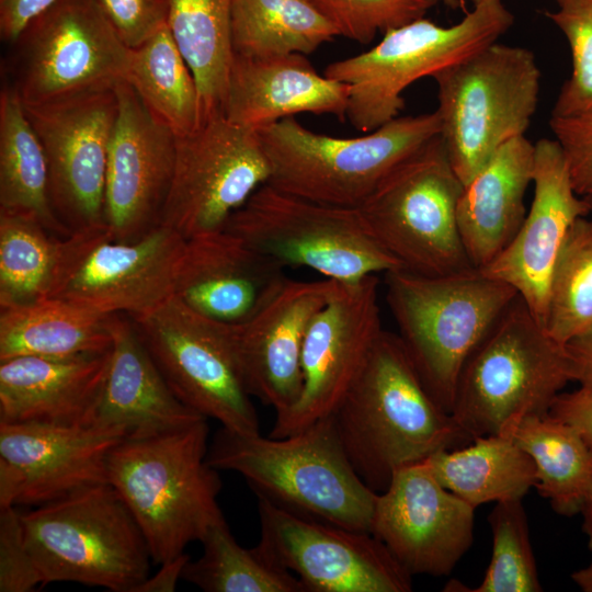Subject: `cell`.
I'll return each instance as SVG.
<instances>
[{"label": "cell", "mask_w": 592, "mask_h": 592, "mask_svg": "<svg viewBox=\"0 0 592 592\" xmlns=\"http://www.w3.org/2000/svg\"><path fill=\"white\" fill-rule=\"evenodd\" d=\"M331 415L351 465L377 493L398 469L471 442L429 392L398 334L385 329Z\"/></svg>", "instance_id": "1"}, {"label": "cell", "mask_w": 592, "mask_h": 592, "mask_svg": "<svg viewBox=\"0 0 592 592\" xmlns=\"http://www.w3.org/2000/svg\"><path fill=\"white\" fill-rule=\"evenodd\" d=\"M207 419L147 435H126L107 459L109 483L136 520L157 565L184 553L225 520L218 470L207 462Z\"/></svg>", "instance_id": "2"}, {"label": "cell", "mask_w": 592, "mask_h": 592, "mask_svg": "<svg viewBox=\"0 0 592 592\" xmlns=\"http://www.w3.org/2000/svg\"><path fill=\"white\" fill-rule=\"evenodd\" d=\"M207 462L240 474L257 497L292 512L371 532L377 492L357 476L331 414L284 437L227 428L213 436Z\"/></svg>", "instance_id": "3"}, {"label": "cell", "mask_w": 592, "mask_h": 592, "mask_svg": "<svg viewBox=\"0 0 592 592\" xmlns=\"http://www.w3.org/2000/svg\"><path fill=\"white\" fill-rule=\"evenodd\" d=\"M386 301L412 364L448 413L468 357L517 296L477 269L426 276L385 273Z\"/></svg>", "instance_id": "4"}, {"label": "cell", "mask_w": 592, "mask_h": 592, "mask_svg": "<svg viewBox=\"0 0 592 592\" xmlns=\"http://www.w3.org/2000/svg\"><path fill=\"white\" fill-rule=\"evenodd\" d=\"M571 382L565 346L517 295L465 363L451 414L471 440L546 414Z\"/></svg>", "instance_id": "5"}, {"label": "cell", "mask_w": 592, "mask_h": 592, "mask_svg": "<svg viewBox=\"0 0 592 592\" xmlns=\"http://www.w3.org/2000/svg\"><path fill=\"white\" fill-rule=\"evenodd\" d=\"M271 186L322 204L358 207L400 162L440 133L434 112L398 116L364 136L332 137L294 116L257 130Z\"/></svg>", "instance_id": "6"}, {"label": "cell", "mask_w": 592, "mask_h": 592, "mask_svg": "<svg viewBox=\"0 0 592 592\" xmlns=\"http://www.w3.org/2000/svg\"><path fill=\"white\" fill-rule=\"evenodd\" d=\"M26 546L50 582L132 592L151 556L129 509L110 483L91 486L21 513Z\"/></svg>", "instance_id": "7"}, {"label": "cell", "mask_w": 592, "mask_h": 592, "mask_svg": "<svg viewBox=\"0 0 592 592\" xmlns=\"http://www.w3.org/2000/svg\"><path fill=\"white\" fill-rule=\"evenodd\" d=\"M439 135L466 185L508 141L525 136L540 70L532 50L497 42L439 70Z\"/></svg>", "instance_id": "8"}, {"label": "cell", "mask_w": 592, "mask_h": 592, "mask_svg": "<svg viewBox=\"0 0 592 592\" xmlns=\"http://www.w3.org/2000/svg\"><path fill=\"white\" fill-rule=\"evenodd\" d=\"M513 22L501 0L475 4L451 26L421 18L385 32L371 49L329 64L323 75L350 86L346 118L369 133L399 116L410 84L497 42Z\"/></svg>", "instance_id": "9"}, {"label": "cell", "mask_w": 592, "mask_h": 592, "mask_svg": "<svg viewBox=\"0 0 592 592\" xmlns=\"http://www.w3.org/2000/svg\"><path fill=\"white\" fill-rule=\"evenodd\" d=\"M463 187L437 134L391 170L358 209L400 270L426 276L464 272L475 267L457 226Z\"/></svg>", "instance_id": "10"}, {"label": "cell", "mask_w": 592, "mask_h": 592, "mask_svg": "<svg viewBox=\"0 0 592 592\" xmlns=\"http://www.w3.org/2000/svg\"><path fill=\"white\" fill-rule=\"evenodd\" d=\"M225 230L287 266L337 282L399 270L377 243L358 207L305 200L261 185L227 220Z\"/></svg>", "instance_id": "11"}, {"label": "cell", "mask_w": 592, "mask_h": 592, "mask_svg": "<svg viewBox=\"0 0 592 592\" xmlns=\"http://www.w3.org/2000/svg\"><path fill=\"white\" fill-rule=\"evenodd\" d=\"M9 45L4 84L23 105L114 88L130 55L94 0H57Z\"/></svg>", "instance_id": "12"}, {"label": "cell", "mask_w": 592, "mask_h": 592, "mask_svg": "<svg viewBox=\"0 0 592 592\" xmlns=\"http://www.w3.org/2000/svg\"><path fill=\"white\" fill-rule=\"evenodd\" d=\"M185 239L159 225L134 241L114 239L105 226L58 239L48 297L101 315L137 318L173 295Z\"/></svg>", "instance_id": "13"}, {"label": "cell", "mask_w": 592, "mask_h": 592, "mask_svg": "<svg viewBox=\"0 0 592 592\" xmlns=\"http://www.w3.org/2000/svg\"><path fill=\"white\" fill-rule=\"evenodd\" d=\"M130 319L167 384L185 406L229 430L260 433L230 325L197 314L174 295Z\"/></svg>", "instance_id": "14"}, {"label": "cell", "mask_w": 592, "mask_h": 592, "mask_svg": "<svg viewBox=\"0 0 592 592\" xmlns=\"http://www.w3.org/2000/svg\"><path fill=\"white\" fill-rule=\"evenodd\" d=\"M270 179L255 129L220 116L177 137L171 187L161 224L189 239L223 230Z\"/></svg>", "instance_id": "15"}, {"label": "cell", "mask_w": 592, "mask_h": 592, "mask_svg": "<svg viewBox=\"0 0 592 592\" xmlns=\"http://www.w3.org/2000/svg\"><path fill=\"white\" fill-rule=\"evenodd\" d=\"M258 498V547L306 592H410L412 574L371 532L305 516Z\"/></svg>", "instance_id": "16"}, {"label": "cell", "mask_w": 592, "mask_h": 592, "mask_svg": "<svg viewBox=\"0 0 592 592\" xmlns=\"http://www.w3.org/2000/svg\"><path fill=\"white\" fill-rule=\"evenodd\" d=\"M48 164L53 209L70 231L105 226L107 149L117 114L114 88L23 105Z\"/></svg>", "instance_id": "17"}, {"label": "cell", "mask_w": 592, "mask_h": 592, "mask_svg": "<svg viewBox=\"0 0 592 592\" xmlns=\"http://www.w3.org/2000/svg\"><path fill=\"white\" fill-rule=\"evenodd\" d=\"M378 291L377 274L335 281L305 335L301 394L289 409L275 414L270 436L292 435L332 413L384 329Z\"/></svg>", "instance_id": "18"}, {"label": "cell", "mask_w": 592, "mask_h": 592, "mask_svg": "<svg viewBox=\"0 0 592 592\" xmlns=\"http://www.w3.org/2000/svg\"><path fill=\"white\" fill-rule=\"evenodd\" d=\"M475 510L421 462L395 471L377 494L371 533L412 576H447L473 545Z\"/></svg>", "instance_id": "19"}, {"label": "cell", "mask_w": 592, "mask_h": 592, "mask_svg": "<svg viewBox=\"0 0 592 592\" xmlns=\"http://www.w3.org/2000/svg\"><path fill=\"white\" fill-rule=\"evenodd\" d=\"M115 93L117 114L107 149L104 224L114 239L134 241L161 225L177 136L148 111L127 81H118Z\"/></svg>", "instance_id": "20"}, {"label": "cell", "mask_w": 592, "mask_h": 592, "mask_svg": "<svg viewBox=\"0 0 592 592\" xmlns=\"http://www.w3.org/2000/svg\"><path fill=\"white\" fill-rule=\"evenodd\" d=\"M534 146L531 207L511 242L479 271L512 286L544 327L556 261L571 226L589 208L573 189L559 143L542 138Z\"/></svg>", "instance_id": "21"}, {"label": "cell", "mask_w": 592, "mask_h": 592, "mask_svg": "<svg viewBox=\"0 0 592 592\" xmlns=\"http://www.w3.org/2000/svg\"><path fill=\"white\" fill-rule=\"evenodd\" d=\"M335 281L286 278L253 316L230 325L235 351L252 398L275 414L289 409L303 389L301 353L307 329Z\"/></svg>", "instance_id": "22"}, {"label": "cell", "mask_w": 592, "mask_h": 592, "mask_svg": "<svg viewBox=\"0 0 592 592\" xmlns=\"http://www.w3.org/2000/svg\"><path fill=\"white\" fill-rule=\"evenodd\" d=\"M123 426L0 422V458L18 473V504L42 505L109 483L107 459Z\"/></svg>", "instance_id": "23"}, {"label": "cell", "mask_w": 592, "mask_h": 592, "mask_svg": "<svg viewBox=\"0 0 592 592\" xmlns=\"http://www.w3.org/2000/svg\"><path fill=\"white\" fill-rule=\"evenodd\" d=\"M286 278L283 266L223 229L185 239L173 295L208 319L239 325L265 305Z\"/></svg>", "instance_id": "24"}, {"label": "cell", "mask_w": 592, "mask_h": 592, "mask_svg": "<svg viewBox=\"0 0 592 592\" xmlns=\"http://www.w3.org/2000/svg\"><path fill=\"white\" fill-rule=\"evenodd\" d=\"M111 358L15 356L0 361V422L89 424Z\"/></svg>", "instance_id": "25"}, {"label": "cell", "mask_w": 592, "mask_h": 592, "mask_svg": "<svg viewBox=\"0 0 592 592\" xmlns=\"http://www.w3.org/2000/svg\"><path fill=\"white\" fill-rule=\"evenodd\" d=\"M350 86L320 75L303 54L244 58L232 54L225 117L260 129L298 113L346 118Z\"/></svg>", "instance_id": "26"}, {"label": "cell", "mask_w": 592, "mask_h": 592, "mask_svg": "<svg viewBox=\"0 0 592 592\" xmlns=\"http://www.w3.org/2000/svg\"><path fill=\"white\" fill-rule=\"evenodd\" d=\"M110 328L109 369L89 424L123 426L127 435H147L206 419L173 394L128 316L111 315Z\"/></svg>", "instance_id": "27"}, {"label": "cell", "mask_w": 592, "mask_h": 592, "mask_svg": "<svg viewBox=\"0 0 592 592\" xmlns=\"http://www.w3.org/2000/svg\"><path fill=\"white\" fill-rule=\"evenodd\" d=\"M535 146L516 137L502 146L463 187L456 218L471 265L481 270L511 242L521 228L524 196L533 181Z\"/></svg>", "instance_id": "28"}, {"label": "cell", "mask_w": 592, "mask_h": 592, "mask_svg": "<svg viewBox=\"0 0 592 592\" xmlns=\"http://www.w3.org/2000/svg\"><path fill=\"white\" fill-rule=\"evenodd\" d=\"M110 316L52 297L1 308L0 361L24 355L71 357L106 352L113 342Z\"/></svg>", "instance_id": "29"}, {"label": "cell", "mask_w": 592, "mask_h": 592, "mask_svg": "<svg viewBox=\"0 0 592 592\" xmlns=\"http://www.w3.org/2000/svg\"><path fill=\"white\" fill-rule=\"evenodd\" d=\"M447 490L473 508L523 499L536 485L531 456L510 436H477L462 448L443 449L424 460Z\"/></svg>", "instance_id": "30"}, {"label": "cell", "mask_w": 592, "mask_h": 592, "mask_svg": "<svg viewBox=\"0 0 592 592\" xmlns=\"http://www.w3.org/2000/svg\"><path fill=\"white\" fill-rule=\"evenodd\" d=\"M500 434L531 456L535 488L555 512L567 517L581 512L592 492V446L576 428L546 413L521 418Z\"/></svg>", "instance_id": "31"}, {"label": "cell", "mask_w": 592, "mask_h": 592, "mask_svg": "<svg viewBox=\"0 0 592 592\" xmlns=\"http://www.w3.org/2000/svg\"><path fill=\"white\" fill-rule=\"evenodd\" d=\"M0 209L31 216L58 237L71 234L50 203L43 144L7 84L0 93Z\"/></svg>", "instance_id": "32"}, {"label": "cell", "mask_w": 592, "mask_h": 592, "mask_svg": "<svg viewBox=\"0 0 592 592\" xmlns=\"http://www.w3.org/2000/svg\"><path fill=\"white\" fill-rule=\"evenodd\" d=\"M232 2L171 0L167 24L196 81L201 125L225 116L232 60Z\"/></svg>", "instance_id": "33"}, {"label": "cell", "mask_w": 592, "mask_h": 592, "mask_svg": "<svg viewBox=\"0 0 592 592\" xmlns=\"http://www.w3.org/2000/svg\"><path fill=\"white\" fill-rule=\"evenodd\" d=\"M339 36L308 0H234L232 54L244 58L307 55Z\"/></svg>", "instance_id": "34"}, {"label": "cell", "mask_w": 592, "mask_h": 592, "mask_svg": "<svg viewBox=\"0 0 592 592\" xmlns=\"http://www.w3.org/2000/svg\"><path fill=\"white\" fill-rule=\"evenodd\" d=\"M125 81L148 111L177 137L200 127L201 105L196 81L168 24L130 49Z\"/></svg>", "instance_id": "35"}, {"label": "cell", "mask_w": 592, "mask_h": 592, "mask_svg": "<svg viewBox=\"0 0 592 592\" xmlns=\"http://www.w3.org/2000/svg\"><path fill=\"white\" fill-rule=\"evenodd\" d=\"M201 543L203 553L186 562L182 580L205 592H306L294 573L258 546L241 547L226 520L213 525Z\"/></svg>", "instance_id": "36"}, {"label": "cell", "mask_w": 592, "mask_h": 592, "mask_svg": "<svg viewBox=\"0 0 592 592\" xmlns=\"http://www.w3.org/2000/svg\"><path fill=\"white\" fill-rule=\"evenodd\" d=\"M59 238L31 216L0 209V309L48 297Z\"/></svg>", "instance_id": "37"}, {"label": "cell", "mask_w": 592, "mask_h": 592, "mask_svg": "<svg viewBox=\"0 0 592 592\" xmlns=\"http://www.w3.org/2000/svg\"><path fill=\"white\" fill-rule=\"evenodd\" d=\"M592 325V219L578 218L556 261L545 330L561 345Z\"/></svg>", "instance_id": "38"}, {"label": "cell", "mask_w": 592, "mask_h": 592, "mask_svg": "<svg viewBox=\"0 0 592 592\" xmlns=\"http://www.w3.org/2000/svg\"><path fill=\"white\" fill-rule=\"evenodd\" d=\"M492 554L474 592H539L536 560L522 499L496 502L488 516Z\"/></svg>", "instance_id": "39"}, {"label": "cell", "mask_w": 592, "mask_h": 592, "mask_svg": "<svg viewBox=\"0 0 592 592\" xmlns=\"http://www.w3.org/2000/svg\"><path fill=\"white\" fill-rule=\"evenodd\" d=\"M546 16L563 33L571 53V75L561 86L551 116L592 114V0H556Z\"/></svg>", "instance_id": "40"}, {"label": "cell", "mask_w": 592, "mask_h": 592, "mask_svg": "<svg viewBox=\"0 0 592 592\" xmlns=\"http://www.w3.org/2000/svg\"><path fill=\"white\" fill-rule=\"evenodd\" d=\"M335 27L339 36L360 44L378 33L424 18L441 0H308Z\"/></svg>", "instance_id": "41"}, {"label": "cell", "mask_w": 592, "mask_h": 592, "mask_svg": "<svg viewBox=\"0 0 592 592\" xmlns=\"http://www.w3.org/2000/svg\"><path fill=\"white\" fill-rule=\"evenodd\" d=\"M38 585L43 579L26 546L21 513L0 508V592H31Z\"/></svg>", "instance_id": "42"}, {"label": "cell", "mask_w": 592, "mask_h": 592, "mask_svg": "<svg viewBox=\"0 0 592 592\" xmlns=\"http://www.w3.org/2000/svg\"><path fill=\"white\" fill-rule=\"evenodd\" d=\"M122 42L138 47L163 27L171 0H94Z\"/></svg>", "instance_id": "43"}, {"label": "cell", "mask_w": 592, "mask_h": 592, "mask_svg": "<svg viewBox=\"0 0 592 592\" xmlns=\"http://www.w3.org/2000/svg\"><path fill=\"white\" fill-rule=\"evenodd\" d=\"M550 129L561 146L571 182L580 196L592 194V114L550 117Z\"/></svg>", "instance_id": "44"}, {"label": "cell", "mask_w": 592, "mask_h": 592, "mask_svg": "<svg viewBox=\"0 0 592 592\" xmlns=\"http://www.w3.org/2000/svg\"><path fill=\"white\" fill-rule=\"evenodd\" d=\"M548 413L576 428L592 446V387L561 391Z\"/></svg>", "instance_id": "45"}, {"label": "cell", "mask_w": 592, "mask_h": 592, "mask_svg": "<svg viewBox=\"0 0 592 592\" xmlns=\"http://www.w3.org/2000/svg\"><path fill=\"white\" fill-rule=\"evenodd\" d=\"M57 0H0V37L11 44L23 29Z\"/></svg>", "instance_id": "46"}, {"label": "cell", "mask_w": 592, "mask_h": 592, "mask_svg": "<svg viewBox=\"0 0 592 592\" xmlns=\"http://www.w3.org/2000/svg\"><path fill=\"white\" fill-rule=\"evenodd\" d=\"M571 382L592 387V325L565 345Z\"/></svg>", "instance_id": "47"}, {"label": "cell", "mask_w": 592, "mask_h": 592, "mask_svg": "<svg viewBox=\"0 0 592 592\" xmlns=\"http://www.w3.org/2000/svg\"><path fill=\"white\" fill-rule=\"evenodd\" d=\"M185 553L161 563V568L152 577H148L136 585L132 592H173L182 579V572L190 560Z\"/></svg>", "instance_id": "48"}, {"label": "cell", "mask_w": 592, "mask_h": 592, "mask_svg": "<svg viewBox=\"0 0 592 592\" xmlns=\"http://www.w3.org/2000/svg\"><path fill=\"white\" fill-rule=\"evenodd\" d=\"M580 513L582 514V531L588 538V546L592 550V492L584 501Z\"/></svg>", "instance_id": "49"}, {"label": "cell", "mask_w": 592, "mask_h": 592, "mask_svg": "<svg viewBox=\"0 0 592 592\" xmlns=\"http://www.w3.org/2000/svg\"><path fill=\"white\" fill-rule=\"evenodd\" d=\"M571 580L584 592H592V561L571 573Z\"/></svg>", "instance_id": "50"}, {"label": "cell", "mask_w": 592, "mask_h": 592, "mask_svg": "<svg viewBox=\"0 0 592 592\" xmlns=\"http://www.w3.org/2000/svg\"><path fill=\"white\" fill-rule=\"evenodd\" d=\"M449 9H458L465 7V0H441Z\"/></svg>", "instance_id": "51"}, {"label": "cell", "mask_w": 592, "mask_h": 592, "mask_svg": "<svg viewBox=\"0 0 592 592\" xmlns=\"http://www.w3.org/2000/svg\"><path fill=\"white\" fill-rule=\"evenodd\" d=\"M587 201L588 208H589V217L592 219V194L583 196Z\"/></svg>", "instance_id": "52"}, {"label": "cell", "mask_w": 592, "mask_h": 592, "mask_svg": "<svg viewBox=\"0 0 592 592\" xmlns=\"http://www.w3.org/2000/svg\"><path fill=\"white\" fill-rule=\"evenodd\" d=\"M470 1L473 2V5H475V4H478V3L482 2V1H486V0H470Z\"/></svg>", "instance_id": "53"}]
</instances>
